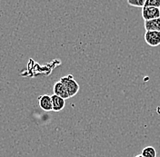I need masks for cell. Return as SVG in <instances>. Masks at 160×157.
<instances>
[{"mask_svg": "<svg viewBox=\"0 0 160 157\" xmlns=\"http://www.w3.org/2000/svg\"><path fill=\"white\" fill-rule=\"evenodd\" d=\"M135 157H143V156H142L141 155H136V156H135Z\"/></svg>", "mask_w": 160, "mask_h": 157, "instance_id": "11", "label": "cell"}, {"mask_svg": "<svg viewBox=\"0 0 160 157\" xmlns=\"http://www.w3.org/2000/svg\"><path fill=\"white\" fill-rule=\"evenodd\" d=\"M52 99V105H53V111L55 112H60L61 110H63L66 105V100L63 99L60 96H58L56 95L51 96Z\"/></svg>", "mask_w": 160, "mask_h": 157, "instance_id": "6", "label": "cell"}, {"mask_svg": "<svg viewBox=\"0 0 160 157\" xmlns=\"http://www.w3.org/2000/svg\"><path fill=\"white\" fill-rule=\"evenodd\" d=\"M146 0H128V4L131 7H141L143 8L145 7Z\"/></svg>", "mask_w": 160, "mask_h": 157, "instance_id": "9", "label": "cell"}, {"mask_svg": "<svg viewBox=\"0 0 160 157\" xmlns=\"http://www.w3.org/2000/svg\"><path fill=\"white\" fill-rule=\"evenodd\" d=\"M60 82L64 85V86L67 89V92L69 96V97L75 96L78 91H79V85L78 84V82L74 79L72 75H68L67 76H63L59 80Z\"/></svg>", "mask_w": 160, "mask_h": 157, "instance_id": "1", "label": "cell"}, {"mask_svg": "<svg viewBox=\"0 0 160 157\" xmlns=\"http://www.w3.org/2000/svg\"><path fill=\"white\" fill-rule=\"evenodd\" d=\"M145 7H153L160 8V0H146Z\"/></svg>", "mask_w": 160, "mask_h": 157, "instance_id": "10", "label": "cell"}, {"mask_svg": "<svg viewBox=\"0 0 160 157\" xmlns=\"http://www.w3.org/2000/svg\"><path fill=\"white\" fill-rule=\"evenodd\" d=\"M144 27H145L146 31H158V32H160V17L145 21Z\"/></svg>", "mask_w": 160, "mask_h": 157, "instance_id": "7", "label": "cell"}, {"mask_svg": "<svg viewBox=\"0 0 160 157\" xmlns=\"http://www.w3.org/2000/svg\"><path fill=\"white\" fill-rule=\"evenodd\" d=\"M141 155L143 157H157L156 149L153 146H147L142 150Z\"/></svg>", "mask_w": 160, "mask_h": 157, "instance_id": "8", "label": "cell"}, {"mask_svg": "<svg viewBox=\"0 0 160 157\" xmlns=\"http://www.w3.org/2000/svg\"><path fill=\"white\" fill-rule=\"evenodd\" d=\"M38 105L41 109H43L46 112L53 111V105H52V99L48 95H44L38 97Z\"/></svg>", "mask_w": 160, "mask_h": 157, "instance_id": "4", "label": "cell"}, {"mask_svg": "<svg viewBox=\"0 0 160 157\" xmlns=\"http://www.w3.org/2000/svg\"><path fill=\"white\" fill-rule=\"evenodd\" d=\"M142 17L145 21L160 17V8L153 7H144L142 8Z\"/></svg>", "mask_w": 160, "mask_h": 157, "instance_id": "3", "label": "cell"}, {"mask_svg": "<svg viewBox=\"0 0 160 157\" xmlns=\"http://www.w3.org/2000/svg\"><path fill=\"white\" fill-rule=\"evenodd\" d=\"M53 92H54V95L58 96H60L63 99H68L69 98V96L67 92V89L64 86V85L58 81L57 83H55L54 85V87H53Z\"/></svg>", "mask_w": 160, "mask_h": 157, "instance_id": "5", "label": "cell"}, {"mask_svg": "<svg viewBox=\"0 0 160 157\" xmlns=\"http://www.w3.org/2000/svg\"><path fill=\"white\" fill-rule=\"evenodd\" d=\"M144 38L146 43L152 47H157L160 46V32L146 31Z\"/></svg>", "mask_w": 160, "mask_h": 157, "instance_id": "2", "label": "cell"}]
</instances>
